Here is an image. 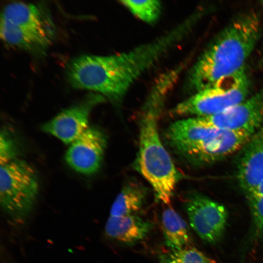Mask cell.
I'll list each match as a JSON object with an SVG mask.
<instances>
[{"label": "cell", "instance_id": "6da1fadb", "mask_svg": "<svg viewBox=\"0 0 263 263\" xmlns=\"http://www.w3.org/2000/svg\"><path fill=\"white\" fill-rule=\"evenodd\" d=\"M260 31V19L254 12L234 19L215 37L192 68L188 80L190 88L196 92L244 68Z\"/></svg>", "mask_w": 263, "mask_h": 263}, {"label": "cell", "instance_id": "7a4b0ae2", "mask_svg": "<svg viewBox=\"0 0 263 263\" xmlns=\"http://www.w3.org/2000/svg\"><path fill=\"white\" fill-rule=\"evenodd\" d=\"M166 136L177 154L199 166L213 164L239 151L251 135L244 132L221 130L199 117H191L172 123Z\"/></svg>", "mask_w": 263, "mask_h": 263}, {"label": "cell", "instance_id": "3957f363", "mask_svg": "<svg viewBox=\"0 0 263 263\" xmlns=\"http://www.w3.org/2000/svg\"><path fill=\"white\" fill-rule=\"evenodd\" d=\"M164 93L155 90L140 121L137 167L152 187L156 198L169 204L178 180L175 166L160 140L157 115Z\"/></svg>", "mask_w": 263, "mask_h": 263}, {"label": "cell", "instance_id": "277c9868", "mask_svg": "<svg viewBox=\"0 0 263 263\" xmlns=\"http://www.w3.org/2000/svg\"><path fill=\"white\" fill-rule=\"evenodd\" d=\"M67 74L74 88L93 91L116 102L131 87L130 64L122 53L80 56L68 63Z\"/></svg>", "mask_w": 263, "mask_h": 263}, {"label": "cell", "instance_id": "5b68a950", "mask_svg": "<svg viewBox=\"0 0 263 263\" xmlns=\"http://www.w3.org/2000/svg\"><path fill=\"white\" fill-rule=\"evenodd\" d=\"M39 183L34 168L19 158L0 165V204L8 218L23 223L36 203Z\"/></svg>", "mask_w": 263, "mask_h": 263}, {"label": "cell", "instance_id": "8992f818", "mask_svg": "<svg viewBox=\"0 0 263 263\" xmlns=\"http://www.w3.org/2000/svg\"><path fill=\"white\" fill-rule=\"evenodd\" d=\"M249 81L244 68L194 93L175 106L172 113L206 117L221 113L245 100Z\"/></svg>", "mask_w": 263, "mask_h": 263}, {"label": "cell", "instance_id": "52a82bcc", "mask_svg": "<svg viewBox=\"0 0 263 263\" xmlns=\"http://www.w3.org/2000/svg\"><path fill=\"white\" fill-rule=\"evenodd\" d=\"M185 207L190 224L199 237L214 244L222 238L228 213L222 204L199 193L187 196Z\"/></svg>", "mask_w": 263, "mask_h": 263}, {"label": "cell", "instance_id": "ba28073f", "mask_svg": "<svg viewBox=\"0 0 263 263\" xmlns=\"http://www.w3.org/2000/svg\"><path fill=\"white\" fill-rule=\"evenodd\" d=\"M207 125L251 135L263 125V88L240 103L218 114L199 117Z\"/></svg>", "mask_w": 263, "mask_h": 263}, {"label": "cell", "instance_id": "9c48e42d", "mask_svg": "<svg viewBox=\"0 0 263 263\" xmlns=\"http://www.w3.org/2000/svg\"><path fill=\"white\" fill-rule=\"evenodd\" d=\"M97 93L89 94L78 104L65 109L41 127L42 131L66 144H71L90 126V114L93 109L104 101Z\"/></svg>", "mask_w": 263, "mask_h": 263}, {"label": "cell", "instance_id": "30bf717a", "mask_svg": "<svg viewBox=\"0 0 263 263\" xmlns=\"http://www.w3.org/2000/svg\"><path fill=\"white\" fill-rule=\"evenodd\" d=\"M106 145L104 133L96 127L90 126L70 145L65 160L75 171L92 175L101 167Z\"/></svg>", "mask_w": 263, "mask_h": 263}, {"label": "cell", "instance_id": "8fae6325", "mask_svg": "<svg viewBox=\"0 0 263 263\" xmlns=\"http://www.w3.org/2000/svg\"><path fill=\"white\" fill-rule=\"evenodd\" d=\"M0 20L25 31L53 38L55 36L54 22L44 4L21 2L8 3L2 9Z\"/></svg>", "mask_w": 263, "mask_h": 263}, {"label": "cell", "instance_id": "7c38bea8", "mask_svg": "<svg viewBox=\"0 0 263 263\" xmlns=\"http://www.w3.org/2000/svg\"><path fill=\"white\" fill-rule=\"evenodd\" d=\"M240 151L237 179L247 195L258 187L263 179V125Z\"/></svg>", "mask_w": 263, "mask_h": 263}, {"label": "cell", "instance_id": "4fadbf2b", "mask_svg": "<svg viewBox=\"0 0 263 263\" xmlns=\"http://www.w3.org/2000/svg\"><path fill=\"white\" fill-rule=\"evenodd\" d=\"M152 224L135 215L110 216L105 226L106 236L127 244H132L147 237Z\"/></svg>", "mask_w": 263, "mask_h": 263}, {"label": "cell", "instance_id": "5bb4252c", "mask_svg": "<svg viewBox=\"0 0 263 263\" xmlns=\"http://www.w3.org/2000/svg\"><path fill=\"white\" fill-rule=\"evenodd\" d=\"M0 35L7 45L36 55L43 54L54 38L40 33L25 31L0 21Z\"/></svg>", "mask_w": 263, "mask_h": 263}, {"label": "cell", "instance_id": "9a60e30c", "mask_svg": "<svg viewBox=\"0 0 263 263\" xmlns=\"http://www.w3.org/2000/svg\"><path fill=\"white\" fill-rule=\"evenodd\" d=\"M161 227L165 243L172 251L190 246V237L186 222L172 207L163 211Z\"/></svg>", "mask_w": 263, "mask_h": 263}, {"label": "cell", "instance_id": "2e32d148", "mask_svg": "<svg viewBox=\"0 0 263 263\" xmlns=\"http://www.w3.org/2000/svg\"><path fill=\"white\" fill-rule=\"evenodd\" d=\"M147 195V189L143 185L136 181H129L122 188L113 202L110 216L135 214L142 209Z\"/></svg>", "mask_w": 263, "mask_h": 263}, {"label": "cell", "instance_id": "e0dca14e", "mask_svg": "<svg viewBox=\"0 0 263 263\" xmlns=\"http://www.w3.org/2000/svg\"><path fill=\"white\" fill-rule=\"evenodd\" d=\"M120 2L140 19L147 23H153L159 18L161 4L158 0H121Z\"/></svg>", "mask_w": 263, "mask_h": 263}, {"label": "cell", "instance_id": "ac0fdd59", "mask_svg": "<svg viewBox=\"0 0 263 263\" xmlns=\"http://www.w3.org/2000/svg\"><path fill=\"white\" fill-rule=\"evenodd\" d=\"M19 147L15 137L7 128L1 129L0 134V164L18 159Z\"/></svg>", "mask_w": 263, "mask_h": 263}, {"label": "cell", "instance_id": "d6986e66", "mask_svg": "<svg viewBox=\"0 0 263 263\" xmlns=\"http://www.w3.org/2000/svg\"><path fill=\"white\" fill-rule=\"evenodd\" d=\"M176 263H211L202 252L191 246L169 253Z\"/></svg>", "mask_w": 263, "mask_h": 263}, {"label": "cell", "instance_id": "ffe728a7", "mask_svg": "<svg viewBox=\"0 0 263 263\" xmlns=\"http://www.w3.org/2000/svg\"><path fill=\"white\" fill-rule=\"evenodd\" d=\"M256 231L263 232V195L246 197Z\"/></svg>", "mask_w": 263, "mask_h": 263}, {"label": "cell", "instance_id": "44dd1931", "mask_svg": "<svg viewBox=\"0 0 263 263\" xmlns=\"http://www.w3.org/2000/svg\"><path fill=\"white\" fill-rule=\"evenodd\" d=\"M263 195V179L258 187L251 193L246 195V197L249 196H261Z\"/></svg>", "mask_w": 263, "mask_h": 263}, {"label": "cell", "instance_id": "7402d4cb", "mask_svg": "<svg viewBox=\"0 0 263 263\" xmlns=\"http://www.w3.org/2000/svg\"><path fill=\"white\" fill-rule=\"evenodd\" d=\"M160 263H176L169 254H163L160 256Z\"/></svg>", "mask_w": 263, "mask_h": 263}, {"label": "cell", "instance_id": "603a6c76", "mask_svg": "<svg viewBox=\"0 0 263 263\" xmlns=\"http://www.w3.org/2000/svg\"><path fill=\"white\" fill-rule=\"evenodd\" d=\"M259 63L260 64V65H263V52L261 57L260 58Z\"/></svg>", "mask_w": 263, "mask_h": 263}]
</instances>
